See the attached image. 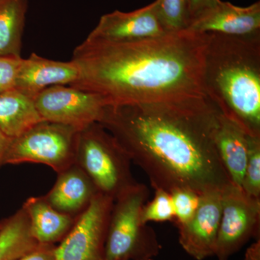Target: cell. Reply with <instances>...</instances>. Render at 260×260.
Returning <instances> with one entry per match:
<instances>
[{"mask_svg":"<svg viewBox=\"0 0 260 260\" xmlns=\"http://www.w3.org/2000/svg\"><path fill=\"white\" fill-rule=\"evenodd\" d=\"M220 112L204 95L107 106L99 124L112 134L154 189L199 194L232 184L215 137Z\"/></svg>","mask_w":260,"mask_h":260,"instance_id":"1","label":"cell"},{"mask_svg":"<svg viewBox=\"0 0 260 260\" xmlns=\"http://www.w3.org/2000/svg\"><path fill=\"white\" fill-rule=\"evenodd\" d=\"M207 39V34L188 30L133 42L85 39L73 51L80 75L70 85L112 107L205 96Z\"/></svg>","mask_w":260,"mask_h":260,"instance_id":"2","label":"cell"},{"mask_svg":"<svg viewBox=\"0 0 260 260\" xmlns=\"http://www.w3.org/2000/svg\"><path fill=\"white\" fill-rule=\"evenodd\" d=\"M207 34L205 96L246 135L260 137V32Z\"/></svg>","mask_w":260,"mask_h":260,"instance_id":"3","label":"cell"},{"mask_svg":"<svg viewBox=\"0 0 260 260\" xmlns=\"http://www.w3.org/2000/svg\"><path fill=\"white\" fill-rule=\"evenodd\" d=\"M75 164L91 179L99 192L114 200L138 183L127 154L98 122L80 130Z\"/></svg>","mask_w":260,"mask_h":260,"instance_id":"4","label":"cell"},{"mask_svg":"<svg viewBox=\"0 0 260 260\" xmlns=\"http://www.w3.org/2000/svg\"><path fill=\"white\" fill-rule=\"evenodd\" d=\"M146 185L137 183L114 200L107 242L105 260H153L160 246L152 228L141 221L147 203Z\"/></svg>","mask_w":260,"mask_h":260,"instance_id":"5","label":"cell"},{"mask_svg":"<svg viewBox=\"0 0 260 260\" xmlns=\"http://www.w3.org/2000/svg\"><path fill=\"white\" fill-rule=\"evenodd\" d=\"M79 131L59 123L39 121L11 139L5 165L44 164L59 174L75 162Z\"/></svg>","mask_w":260,"mask_h":260,"instance_id":"6","label":"cell"},{"mask_svg":"<svg viewBox=\"0 0 260 260\" xmlns=\"http://www.w3.org/2000/svg\"><path fill=\"white\" fill-rule=\"evenodd\" d=\"M260 199L232 184L222 191V210L215 256L229 258L253 237H259Z\"/></svg>","mask_w":260,"mask_h":260,"instance_id":"7","label":"cell"},{"mask_svg":"<svg viewBox=\"0 0 260 260\" xmlns=\"http://www.w3.org/2000/svg\"><path fill=\"white\" fill-rule=\"evenodd\" d=\"M114 200L98 193L68 235L56 246L58 260H105V246Z\"/></svg>","mask_w":260,"mask_h":260,"instance_id":"8","label":"cell"},{"mask_svg":"<svg viewBox=\"0 0 260 260\" xmlns=\"http://www.w3.org/2000/svg\"><path fill=\"white\" fill-rule=\"evenodd\" d=\"M43 120L59 123L80 130L99 123L107 102L101 95L71 85H54L34 99Z\"/></svg>","mask_w":260,"mask_h":260,"instance_id":"9","label":"cell"},{"mask_svg":"<svg viewBox=\"0 0 260 260\" xmlns=\"http://www.w3.org/2000/svg\"><path fill=\"white\" fill-rule=\"evenodd\" d=\"M158 14L156 0L144 8L102 15L86 39L103 42H133L168 34Z\"/></svg>","mask_w":260,"mask_h":260,"instance_id":"10","label":"cell"},{"mask_svg":"<svg viewBox=\"0 0 260 260\" xmlns=\"http://www.w3.org/2000/svg\"><path fill=\"white\" fill-rule=\"evenodd\" d=\"M222 210V191L200 194V204L192 218L177 227L179 244L197 260L215 256Z\"/></svg>","mask_w":260,"mask_h":260,"instance_id":"11","label":"cell"},{"mask_svg":"<svg viewBox=\"0 0 260 260\" xmlns=\"http://www.w3.org/2000/svg\"><path fill=\"white\" fill-rule=\"evenodd\" d=\"M188 31L223 35H252L260 32V3L238 7L219 1L191 19Z\"/></svg>","mask_w":260,"mask_h":260,"instance_id":"12","label":"cell"},{"mask_svg":"<svg viewBox=\"0 0 260 260\" xmlns=\"http://www.w3.org/2000/svg\"><path fill=\"white\" fill-rule=\"evenodd\" d=\"M78 65L73 60H52L32 53L22 58L15 88L34 99L38 94L54 85H70L79 78Z\"/></svg>","mask_w":260,"mask_h":260,"instance_id":"13","label":"cell"},{"mask_svg":"<svg viewBox=\"0 0 260 260\" xmlns=\"http://www.w3.org/2000/svg\"><path fill=\"white\" fill-rule=\"evenodd\" d=\"M99 193L88 176L76 164L57 174L54 186L44 198L53 208L78 217Z\"/></svg>","mask_w":260,"mask_h":260,"instance_id":"14","label":"cell"},{"mask_svg":"<svg viewBox=\"0 0 260 260\" xmlns=\"http://www.w3.org/2000/svg\"><path fill=\"white\" fill-rule=\"evenodd\" d=\"M22 208L28 215L32 236L40 244L61 242L78 218L57 211L44 196L28 198Z\"/></svg>","mask_w":260,"mask_h":260,"instance_id":"15","label":"cell"},{"mask_svg":"<svg viewBox=\"0 0 260 260\" xmlns=\"http://www.w3.org/2000/svg\"><path fill=\"white\" fill-rule=\"evenodd\" d=\"M215 143L219 158L231 181L242 189L247 162V135L220 113Z\"/></svg>","mask_w":260,"mask_h":260,"instance_id":"16","label":"cell"},{"mask_svg":"<svg viewBox=\"0 0 260 260\" xmlns=\"http://www.w3.org/2000/svg\"><path fill=\"white\" fill-rule=\"evenodd\" d=\"M42 120L34 99L16 88L0 93V130L10 139Z\"/></svg>","mask_w":260,"mask_h":260,"instance_id":"17","label":"cell"},{"mask_svg":"<svg viewBox=\"0 0 260 260\" xmlns=\"http://www.w3.org/2000/svg\"><path fill=\"white\" fill-rule=\"evenodd\" d=\"M28 0H0V56L20 58Z\"/></svg>","mask_w":260,"mask_h":260,"instance_id":"18","label":"cell"},{"mask_svg":"<svg viewBox=\"0 0 260 260\" xmlns=\"http://www.w3.org/2000/svg\"><path fill=\"white\" fill-rule=\"evenodd\" d=\"M39 246L32 236L28 217L23 208L6 218L0 233V260H18Z\"/></svg>","mask_w":260,"mask_h":260,"instance_id":"19","label":"cell"},{"mask_svg":"<svg viewBox=\"0 0 260 260\" xmlns=\"http://www.w3.org/2000/svg\"><path fill=\"white\" fill-rule=\"evenodd\" d=\"M160 23L169 34L186 30L191 20L189 0H156Z\"/></svg>","mask_w":260,"mask_h":260,"instance_id":"20","label":"cell"},{"mask_svg":"<svg viewBox=\"0 0 260 260\" xmlns=\"http://www.w3.org/2000/svg\"><path fill=\"white\" fill-rule=\"evenodd\" d=\"M247 162L242 189L251 198L260 199V137L247 135Z\"/></svg>","mask_w":260,"mask_h":260,"instance_id":"21","label":"cell"},{"mask_svg":"<svg viewBox=\"0 0 260 260\" xmlns=\"http://www.w3.org/2000/svg\"><path fill=\"white\" fill-rule=\"evenodd\" d=\"M174 220V207L170 192L160 188L155 189L153 199L145 203L142 210V223L148 224L150 222L158 223Z\"/></svg>","mask_w":260,"mask_h":260,"instance_id":"22","label":"cell"},{"mask_svg":"<svg viewBox=\"0 0 260 260\" xmlns=\"http://www.w3.org/2000/svg\"><path fill=\"white\" fill-rule=\"evenodd\" d=\"M177 227L191 220L200 204V194L189 188H177L171 191Z\"/></svg>","mask_w":260,"mask_h":260,"instance_id":"23","label":"cell"},{"mask_svg":"<svg viewBox=\"0 0 260 260\" xmlns=\"http://www.w3.org/2000/svg\"><path fill=\"white\" fill-rule=\"evenodd\" d=\"M22 57L0 56V93L15 88L17 75Z\"/></svg>","mask_w":260,"mask_h":260,"instance_id":"24","label":"cell"},{"mask_svg":"<svg viewBox=\"0 0 260 260\" xmlns=\"http://www.w3.org/2000/svg\"><path fill=\"white\" fill-rule=\"evenodd\" d=\"M54 244H40L35 250L28 253L18 260H58Z\"/></svg>","mask_w":260,"mask_h":260,"instance_id":"25","label":"cell"},{"mask_svg":"<svg viewBox=\"0 0 260 260\" xmlns=\"http://www.w3.org/2000/svg\"><path fill=\"white\" fill-rule=\"evenodd\" d=\"M220 0H189L191 19L208 8L217 4Z\"/></svg>","mask_w":260,"mask_h":260,"instance_id":"26","label":"cell"},{"mask_svg":"<svg viewBox=\"0 0 260 260\" xmlns=\"http://www.w3.org/2000/svg\"><path fill=\"white\" fill-rule=\"evenodd\" d=\"M10 141L11 139L0 130V168L5 165V155Z\"/></svg>","mask_w":260,"mask_h":260,"instance_id":"27","label":"cell"},{"mask_svg":"<svg viewBox=\"0 0 260 260\" xmlns=\"http://www.w3.org/2000/svg\"><path fill=\"white\" fill-rule=\"evenodd\" d=\"M246 260H260L259 239L257 242L251 246L246 251L245 258Z\"/></svg>","mask_w":260,"mask_h":260,"instance_id":"28","label":"cell"},{"mask_svg":"<svg viewBox=\"0 0 260 260\" xmlns=\"http://www.w3.org/2000/svg\"><path fill=\"white\" fill-rule=\"evenodd\" d=\"M5 222H6V218L0 220V233L3 231V228L5 226Z\"/></svg>","mask_w":260,"mask_h":260,"instance_id":"29","label":"cell"},{"mask_svg":"<svg viewBox=\"0 0 260 260\" xmlns=\"http://www.w3.org/2000/svg\"><path fill=\"white\" fill-rule=\"evenodd\" d=\"M244 260H246V259H244Z\"/></svg>","mask_w":260,"mask_h":260,"instance_id":"30","label":"cell"}]
</instances>
